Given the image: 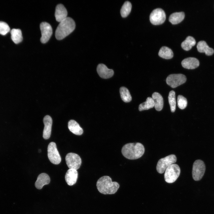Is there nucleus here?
Here are the masks:
<instances>
[{
  "mask_svg": "<svg viewBox=\"0 0 214 214\" xmlns=\"http://www.w3.org/2000/svg\"><path fill=\"white\" fill-rule=\"evenodd\" d=\"M176 161V157L174 154L170 155L160 159L157 163V171L160 174L163 173L168 166L175 163Z\"/></svg>",
  "mask_w": 214,
  "mask_h": 214,
  "instance_id": "obj_6",
  "label": "nucleus"
},
{
  "mask_svg": "<svg viewBox=\"0 0 214 214\" xmlns=\"http://www.w3.org/2000/svg\"><path fill=\"white\" fill-rule=\"evenodd\" d=\"M196 42L194 38L189 36L181 44L182 48L185 50L188 51L190 50L192 47L196 44Z\"/></svg>",
  "mask_w": 214,
  "mask_h": 214,
  "instance_id": "obj_23",
  "label": "nucleus"
},
{
  "mask_svg": "<svg viewBox=\"0 0 214 214\" xmlns=\"http://www.w3.org/2000/svg\"><path fill=\"white\" fill-rule=\"evenodd\" d=\"M206 169L204 161L198 159L193 163L192 170V177L193 180L198 181L201 180L204 175Z\"/></svg>",
  "mask_w": 214,
  "mask_h": 214,
  "instance_id": "obj_5",
  "label": "nucleus"
},
{
  "mask_svg": "<svg viewBox=\"0 0 214 214\" xmlns=\"http://www.w3.org/2000/svg\"><path fill=\"white\" fill-rule=\"evenodd\" d=\"M154 101L152 97H148L145 102L140 104L139 107L140 111L148 110L154 107Z\"/></svg>",
  "mask_w": 214,
  "mask_h": 214,
  "instance_id": "obj_25",
  "label": "nucleus"
},
{
  "mask_svg": "<svg viewBox=\"0 0 214 214\" xmlns=\"http://www.w3.org/2000/svg\"><path fill=\"white\" fill-rule=\"evenodd\" d=\"M164 174L165 181L168 183L174 182L179 177L180 169L179 166L176 164H172L166 169Z\"/></svg>",
  "mask_w": 214,
  "mask_h": 214,
  "instance_id": "obj_4",
  "label": "nucleus"
},
{
  "mask_svg": "<svg viewBox=\"0 0 214 214\" xmlns=\"http://www.w3.org/2000/svg\"><path fill=\"white\" fill-rule=\"evenodd\" d=\"M185 16L183 12H175L169 16V21L172 24H176L182 21Z\"/></svg>",
  "mask_w": 214,
  "mask_h": 214,
  "instance_id": "obj_21",
  "label": "nucleus"
},
{
  "mask_svg": "<svg viewBox=\"0 0 214 214\" xmlns=\"http://www.w3.org/2000/svg\"><path fill=\"white\" fill-rule=\"evenodd\" d=\"M197 48L199 52L204 53L207 56H211L214 53V50L210 47L204 41H201L198 43Z\"/></svg>",
  "mask_w": 214,
  "mask_h": 214,
  "instance_id": "obj_18",
  "label": "nucleus"
},
{
  "mask_svg": "<svg viewBox=\"0 0 214 214\" xmlns=\"http://www.w3.org/2000/svg\"><path fill=\"white\" fill-rule=\"evenodd\" d=\"M47 151L48 158L52 163L57 165L60 163L61 158L55 142H52L49 144Z\"/></svg>",
  "mask_w": 214,
  "mask_h": 214,
  "instance_id": "obj_7",
  "label": "nucleus"
},
{
  "mask_svg": "<svg viewBox=\"0 0 214 214\" xmlns=\"http://www.w3.org/2000/svg\"><path fill=\"white\" fill-rule=\"evenodd\" d=\"M44 127L43 132V137L45 139H49L51 133L52 120L51 117L47 115L44 117L43 119Z\"/></svg>",
  "mask_w": 214,
  "mask_h": 214,
  "instance_id": "obj_12",
  "label": "nucleus"
},
{
  "mask_svg": "<svg viewBox=\"0 0 214 214\" xmlns=\"http://www.w3.org/2000/svg\"><path fill=\"white\" fill-rule=\"evenodd\" d=\"M78 173L76 170L69 169L66 172L65 179L67 184L70 186L75 184L78 179Z\"/></svg>",
  "mask_w": 214,
  "mask_h": 214,
  "instance_id": "obj_14",
  "label": "nucleus"
},
{
  "mask_svg": "<svg viewBox=\"0 0 214 214\" xmlns=\"http://www.w3.org/2000/svg\"><path fill=\"white\" fill-rule=\"evenodd\" d=\"M121 97L124 102L128 103L130 102L132 97L128 89L125 87H121L119 89Z\"/></svg>",
  "mask_w": 214,
  "mask_h": 214,
  "instance_id": "obj_26",
  "label": "nucleus"
},
{
  "mask_svg": "<svg viewBox=\"0 0 214 214\" xmlns=\"http://www.w3.org/2000/svg\"><path fill=\"white\" fill-rule=\"evenodd\" d=\"M177 105L181 109L185 108L187 105V100L185 97L180 95H178L177 98Z\"/></svg>",
  "mask_w": 214,
  "mask_h": 214,
  "instance_id": "obj_29",
  "label": "nucleus"
},
{
  "mask_svg": "<svg viewBox=\"0 0 214 214\" xmlns=\"http://www.w3.org/2000/svg\"><path fill=\"white\" fill-rule=\"evenodd\" d=\"M10 28L8 25L5 22L0 21V34L5 35L10 31Z\"/></svg>",
  "mask_w": 214,
  "mask_h": 214,
  "instance_id": "obj_30",
  "label": "nucleus"
},
{
  "mask_svg": "<svg viewBox=\"0 0 214 214\" xmlns=\"http://www.w3.org/2000/svg\"><path fill=\"white\" fill-rule=\"evenodd\" d=\"M97 70L100 77L105 79L112 77L114 74V71L112 69L108 68L105 65L103 64H100L97 65Z\"/></svg>",
  "mask_w": 214,
  "mask_h": 214,
  "instance_id": "obj_13",
  "label": "nucleus"
},
{
  "mask_svg": "<svg viewBox=\"0 0 214 214\" xmlns=\"http://www.w3.org/2000/svg\"><path fill=\"white\" fill-rule=\"evenodd\" d=\"M65 160L69 169L77 170L79 168L81 163V160L80 156L72 152L69 153L66 155Z\"/></svg>",
  "mask_w": 214,
  "mask_h": 214,
  "instance_id": "obj_10",
  "label": "nucleus"
},
{
  "mask_svg": "<svg viewBox=\"0 0 214 214\" xmlns=\"http://www.w3.org/2000/svg\"><path fill=\"white\" fill-rule=\"evenodd\" d=\"M158 55L163 58L169 59L173 57V53L170 48L167 47L163 46L160 48Z\"/></svg>",
  "mask_w": 214,
  "mask_h": 214,
  "instance_id": "obj_22",
  "label": "nucleus"
},
{
  "mask_svg": "<svg viewBox=\"0 0 214 214\" xmlns=\"http://www.w3.org/2000/svg\"><path fill=\"white\" fill-rule=\"evenodd\" d=\"M10 33L11 39L15 43L17 44L22 41L23 37L20 29H13L11 30Z\"/></svg>",
  "mask_w": 214,
  "mask_h": 214,
  "instance_id": "obj_24",
  "label": "nucleus"
},
{
  "mask_svg": "<svg viewBox=\"0 0 214 214\" xmlns=\"http://www.w3.org/2000/svg\"><path fill=\"white\" fill-rule=\"evenodd\" d=\"M166 18L164 11L161 8L154 10L150 16V20L152 24L157 25L161 24L165 21Z\"/></svg>",
  "mask_w": 214,
  "mask_h": 214,
  "instance_id": "obj_8",
  "label": "nucleus"
},
{
  "mask_svg": "<svg viewBox=\"0 0 214 214\" xmlns=\"http://www.w3.org/2000/svg\"><path fill=\"white\" fill-rule=\"evenodd\" d=\"M55 32L56 39L61 40L68 36L75 29V24L74 21L71 18L67 17L59 22Z\"/></svg>",
  "mask_w": 214,
  "mask_h": 214,
  "instance_id": "obj_3",
  "label": "nucleus"
},
{
  "mask_svg": "<svg viewBox=\"0 0 214 214\" xmlns=\"http://www.w3.org/2000/svg\"><path fill=\"white\" fill-rule=\"evenodd\" d=\"M41 32L40 41L42 43H45L49 40L52 34V29L50 25L46 22L41 23L40 26Z\"/></svg>",
  "mask_w": 214,
  "mask_h": 214,
  "instance_id": "obj_11",
  "label": "nucleus"
},
{
  "mask_svg": "<svg viewBox=\"0 0 214 214\" xmlns=\"http://www.w3.org/2000/svg\"><path fill=\"white\" fill-rule=\"evenodd\" d=\"M67 14V10L63 5L60 4L57 5L55 15L57 21L60 22L66 19Z\"/></svg>",
  "mask_w": 214,
  "mask_h": 214,
  "instance_id": "obj_16",
  "label": "nucleus"
},
{
  "mask_svg": "<svg viewBox=\"0 0 214 214\" xmlns=\"http://www.w3.org/2000/svg\"><path fill=\"white\" fill-rule=\"evenodd\" d=\"M50 181V179L48 175L45 173H42L38 176L35 185L37 189H41L44 185L48 184Z\"/></svg>",
  "mask_w": 214,
  "mask_h": 214,
  "instance_id": "obj_17",
  "label": "nucleus"
},
{
  "mask_svg": "<svg viewBox=\"0 0 214 214\" xmlns=\"http://www.w3.org/2000/svg\"><path fill=\"white\" fill-rule=\"evenodd\" d=\"M145 151L143 145L139 142L130 143L124 145L122 149V155L130 160L137 159L141 157Z\"/></svg>",
  "mask_w": 214,
  "mask_h": 214,
  "instance_id": "obj_1",
  "label": "nucleus"
},
{
  "mask_svg": "<svg viewBox=\"0 0 214 214\" xmlns=\"http://www.w3.org/2000/svg\"><path fill=\"white\" fill-rule=\"evenodd\" d=\"M186 80V76L182 74H171L167 77L166 82L170 87L175 88L184 83Z\"/></svg>",
  "mask_w": 214,
  "mask_h": 214,
  "instance_id": "obj_9",
  "label": "nucleus"
},
{
  "mask_svg": "<svg viewBox=\"0 0 214 214\" xmlns=\"http://www.w3.org/2000/svg\"><path fill=\"white\" fill-rule=\"evenodd\" d=\"M182 66L188 69H193L197 67L199 65L198 60L194 57H188L184 59L181 62Z\"/></svg>",
  "mask_w": 214,
  "mask_h": 214,
  "instance_id": "obj_15",
  "label": "nucleus"
},
{
  "mask_svg": "<svg viewBox=\"0 0 214 214\" xmlns=\"http://www.w3.org/2000/svg\"><path fill=\"white\" fill-rule=\"evenodd\" d=\"M168 98L171 111L174 112L175 110L176 106L175 93L174 91L171 90L169 92Z\"/></svg>",
  "mask_w": 214,
  "mask_h": 214,
  "instance_id": "obj_28",
  "label": "nucleus"
},
{
  "mask_svg": "<svg viewBox=\"0 0 214 214\" xmlns=\"http://www.w3.org/2000/svg\"><path fill=\"white\" fill-rule=\"evenodd\" d=\"M68 128L69 130L73 134L77 135H81L83 133V130L79 124L75 120L71 119L68 122Z\"/></svg>",
  "mask_w": 214,
  "mask_h": 214,
  "instance_id": "obj_19",
  "label": "nucleus"
},
{
  "mask_svg": "<svg viewBox=\"0 0 214 214\" xmlns=\"http://www.w3.org/2000/svg\"><path fill=\"white\" fill-rule=\"evenodd\" d=\"M152 98L154 101L155 109L158 111L161 110L163 106V100L161 95L158 92H154L152 95Z\"/></svg>",
  "mask_w": 214,
  "mask_h": 214,
  "instance_id": "obj_20",
  "label": "nucleus"
},
{
  "mask_svg": "<svg viewBox=\"0 0 214 214\" xmlns=\"http://www.w3.org/2000/svg\"><path fill=\"white\" fill-rule=\"evenodd\" d=\"M132 8L131 3L129 1L125 2L120 10V13L123 18L127 17L130 13Z\"/></svg>",
  "mask_w": 214,
  "mask_h": 214,
  "instance_id": "obj_27",
  "label": "nucleus"
},
{
  "mask_svg": "<svg viewBox=\"0 0 214 214\" xmlns=\"http://www.w3.org/2000/svg\"><path fill=\"white\" fill-rule=\"evenodd\" d=\"M96 186L99 191L104 194H114L119 187L118 182H112L111 178L108 176L100 177L97 181Z\"/></svg>",
  "mask_w": 214,
  "mask_h": 214,
  "instance_id": "obj_2",
  "label": "nucleus"
}]
</instances>
